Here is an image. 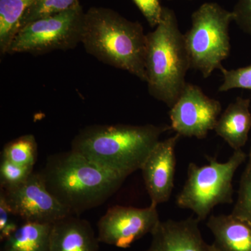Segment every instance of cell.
<instances>
[{
    "instance_id": "obj_1",
    "label": "cell",
    "mask_w": 251,
    "mask_h": 251,
    "mask_svg": "<svg viewBox=\"0 0 251 251\" xmlns=\"http://www.w3.org/2000/svg\"><path fill=\"white\" fill-rule=\"evenodd\" d=\"M168 125H104L86 127L75 135L72 150L103 169L127 177L141 170Z\"/></svg>"
},
{
    "instance_id": "obj_2",
    "label": "cell",
    "mask_w": 251,
    "mask_h": 251,
    "mask_svg": "<svg viewBox=\"0 0 251 251\" xmlns=\"http://www.w3.org/2000/svg\"><path fill=\"white\" fill-rule=\"evenodd\" d=\"M40 173L49 192L75 216L101 205L126 179L72 150L49 156Z\"/></svg>"
},
{
    "instance_id": "obj_3",
    "label": "cell",
    "mask_w": 251,
    "mask_h": 251,
    "mask_svg": "<svg viewBox=\"0 0 251 251\" xmlns=\"http://www.w3.org/2000/svg\"><path fill=\"white\" fill-rule=\"evenodd\" d=\"M81 44L100 62L147 82V34L138 21L108 8H90L85 14Z\"/></svg>"
},
{
    "instance_id": "obj_4",
    "label": "cell",
    "mask_w": 251,
    "mask_h": 251,
    "mask_svg": "<svg viewBox=\"0 0 251 251\" xmlns=\"http://www.w3.org/2000/svg\"><path fill=\"white\" fill-rule=\"evenodd\" d=\"M145 69L149 93L171 108L187 83L191 63L184 34L170 8L163 7L159 24L147 34Z\"/></svg>"
},
{
    "instance_id": "obj_5",
    "label": "cell",
    "mask_w": 251,
    "mask_h": 251,
    "mask_svg": "<svg viewBox=\"0 0 251 251\" xmlns=\"http://www.w3.org/2000/svg\"><path fill=\"white\" fill-rule=\"evenodd\" d=\"M206 158L209 163L205 166L188 165L187 179L176 198L177 205L191 209L200 221L205 220L216 206L233 202L234 175L247 154L242 149L234 150L225 163H220L216 157Z\"/></svg>"
},
{
    "instance_id": "obj_6",
    "label": "cell",
    "mask_w": 251,
    "mask_h": 251,
    "mask_svg": "<svg viewBox=\"0 0 251 251\" xmlns=\"http://www.w3.org/2000/svg\"><path fill=\"white\" fill-rule=\"evenodd\" d=\"M233 21L232 11L215 2L201 5L191 16V28L184 34L191 69L207 78L230 52L229 27Z\"/></svg>"
},
{
    "instance_id": "obj_7",
    "label": "cell",
    "mask_w": 251,
    "mask_h": 251,
    "mask_svg": "<svg viewBox=\"0 0 251 251\" xmlns=\"http://www.w3.org/2000/svg\"><path fill=\"white\" fill-rule=\"evenodd\" d=\"M85 14L80 4L28 23L18 31L7 54L27 52L38 55L75 49L81 43Z\"/></svg>"
},
{
    "instance_id": "obj_8",
    "label": "cell",
    "mask_w": 251,
    "mask_h": 251,
    "mask_svg": "<svg viewBox=\"0 0 251 251\" xmlns=\"http://www.w3.org/2000/svg\"><path fill=\"white\" fill-rule=\"evenodd\" d=\"M222 106L198 85L186 83L169 112L172 129L180 136L204 139L215 128Z\"/></svg>"
},
{
    "instance_id": "obj_9",
    "label": "cell",
    "mask_w": 251,
    "mask_h": 251,
    "mask_svg": "<svg viewBox=\"0 0 251 251\" xmlns=\"http://www.w3.org/2000/svg\"><path fill=\"white\" fill-rule=\"evenodd\" d=\"M160 221L154 204L145 208L112 206L97 224V238L99 242L127 249L147 234H151Z\"/></svg>"
},
{
    "instance_id": "obj_10",
    "label": "cell",
    "mask_w": 251,
    "mask_h": 251,
    "mask_svg": "<svg viewBox=\"0 0 251 251\" xmlns=\"http://www.w3.org/2000/svg\"><path fill=\"white\" fill-rule=\"evenodd\" d=\"M0 192L16 217L23 221L53 224L59 220L72 215L49 192L40 172L33 173L17 187Z\"/></svg>"
},
{
    "instance_id": "obj_11",
    "label": "cell",
    "mask_w": 251,
    "mask_h": 251,
    "mask_svg": "<svg viewBox=\"0 0 251 251\" xmlns=\"http://www.w3.org/2000/svg\"><path fill=\"white\" fill-rule=\"evenodd\" d=\"M180 137L176 133L160 140L142 167L145 187L151 204L154 205L168 202L173 193L176 168L175 148Z\"/></svg>"
},
{
    "instance_id": "obj_12",
    "label": "cell",
    "mask_w": 251,
    "mask_h": 251,
    "mask_svg": "<svg viewBox=\"0 0 251 251\" xmlns=\"http://www.w3.org/2000/svg\"><path fill=\"white\" fill-rule=\"evenodd\" d=\"M197 218L160 221L151 232V243L144 251H216L203 239Z\"/></svg>"
},
{
    "instance_id": "obj_13",
    "label": "cell",
    "mask_w": 251,
    "mask_h": 251,
    "mask_svg": "<svg viewBox=\"0 0 251 251\" xmlns=\"http://www.w3.org/2000/svg\"><path fill=\"white\" fill-rule=\"evenodd\" d=\"M99 242L88 221L69 215L52 224L49 251H98Z\"/></svg>"
},
{
    "instance_id": "obj_14",
    "label": "cell",
    "mask_w": 251,
    "mask_h": 251,
    "mask_svg": "<svg viewBox=\"0 0 251 251\" xmlns=\"http://www.w3.org/2000/svg\"><path fill=\"white\" fill-rule=\"evenodd\" d=\"M214 236L216 251H251V225L229 215L211 216L206 223Z\"/></svg>"
},
{
    "instance_id": "obj_15",
    "label": "cell",
    "mask_w": 251,
    "mask_h": 251,
    "mask_svg": "<svg viewBox=\"0 0 251 251\" xmlns=\"http://www.w3.org/2000/svg\"><path fill=\"white\" fill-rule=\"evenodd\" d=\"M251 100L238 97L219 117L214 131L231 148L240 150L245 146L251 129Z\"/></svg>"
},
{
    "instance_id": "obj_16",
    "label": "cell",
    "mask_w": 251,
    "mask_h": 251,
    "mask_svg": "<svg viewBox=\"0 0 251 251\" xmlns=\"http://www.w3.org/2000/svg\"><path fill=\"white\" fill-rule=\"evenodd\" d=\"M52 224L24 221L4 241L1 251H49Z\"/></svg>"
},
{
    "instance_id": "obj_17",
    "label": "cell",
    "mask_w": 251,
    "mask_h": 251,
    "mask_svg": "<svg viewBox=\"0 0 251 251\" xmlns=\"http://www.w3.org/2000/svg\"><path fill=\"white\" fill-rule=\"evenodd\" d=\"M35 0H0V52L7 54L25 13Z\"/></svg>"
},
{
    "instance_id": "obj_18",
    "label": "cell",
    "mask_w": 251,
    "mask_h": 251,
    "mask_svg": "<svg viewBox=\"0 0 251 251\" xmlns=\"http://www.w3.org/2000/svg\"><path fill=\"white\" fill-rule=\"evenodd\" d=\"M38 156L37 142L34 135L27 134L6 144L1 158L19 165L34 168Z\"/></svg>"
},
{
    "instance_id": "obj_19",
    "label": "cell",
    "mask_w": 251,
    "mask_h": 251,
    "mask_svg": "<svg viewBox=\"0 0 251 251\" xmlns=\"http://www.w3.org/2000/svg\"><path fill=\"white\" fill-rule=\"evenodd\" d=\"M80 4L79 0H35L25 13L20 29L36 20L64 12Z\"/></svg>"
},
{
    "instance_id": "obj_20",
    "label": "cell",
    "mask_w": 251,
    "mask_h": 251,
    "mask_svg": "<svg viewBox=\"0 0 251 251\" xmlns=\"http://www.w3.org/2000/svg\"><path fill=\"white\" fill-rule=\"evenodd\" d=\"M34 168L19 166L1 158L0 186L4 190L17 187L26 181L34 173Z\"/></svg>"
},
{
    "instance_id": "obj_21",
    "label": "cell",
    "mask_w": 251,
    "mask_h": 251,
    "mask_svg": "<svg viewBox=\"0 0 251 251\" xmlns=\"http://www.w3.org/2000/svg\"><path fill=\"white\" fill-rule=\"evenodd\" d=\"M231 214L251 225V166L249 165L241 177L237 202Z\"/></svg>"
},
{
    "instance_id": "obj_22",
    "label": "cell",
    "mask_w": 251,
    "mask_h": 251,
    "mask_svg": "<svg viewBox=\"0 0 251 251\" xmlns=\"http://www.w3.org/2000/svg\"><path fill=\"white\" fill-rule=\"evenodd\" d=\"M224 81L219 88L220 92H226L234 89H244L251 91V65L237 69H220Z\"/></svg>"
},
{
    "instance_id": "obj_23",
    "label": "cell",
    "mask_w": 251,
    "mask_h": 251,
    "mask_svg": "<svg viewBox=\"0 0 251 251\" xmlns=\"http://www.w3.org/2000/svg\"><path fill=\"white\" fill-rule=\"evenodd\" d=\"M143 15L150 27L155 28L159 24L163 6L159 0H132Z\"/></svg>"
},
{
    "instance_id": "obj_24",
    "label": "cell",
    "mask_w": 251,
    "mask_h": 251,
    "mask_svg": "<svg viewBox=\"0 0 251 251\" xmlns=\"http://www.w3.org/2000/svg\"><path fill=\"white\" fill-rule=\"evenodd\" d=\"M14 216L4 195L0 192V239L1 242L6 240L19 226L12 219Z\"/></svg>"
},
{
    "instance_id": "obj_25",
    "label": "cell",
    "mask_w": 251,
    "mask_h": 251,
    "mask_svg": "<svg viewBox=\"0 0 251 251\" xmlns=\"http://www.w3.org/2000/svg\"><path fill=\"white\" fill-rule=\"evenodd\" d=\"M232 13L234 22L251 36V0H237Z\"/></svg>"
},
{
    "instance_id": "obj_26",
    "label": "cell",
    "mask_w": 251,
    "mask_h": 251,
    "mask_svg": "<svg viewBox=\"0 0 251 251\" xmlns=\"http://www.w3.org/2000/svg\"><path fill=\"white\" fill-rule=\"evenodd\" d=\"M248 165H249V166H251V148L250 150V153H249V160Z\"/></svg>"
},
{
    "instance_id": "obj_27",
    "label": "cell",
    "mask_w": 251,
    "mask_h": 251,
    "mask_svg": "<svg viewBox=\"0 0 251 251\" xmlns=\"http://www.w3.org/2000/svg\"><path fill=\"white\" fill-rule=\"evenodd\" d=\"M168 1H173V0H168ZM188 1H193V0H188Z\"/></svg>"
}]
</instances>
